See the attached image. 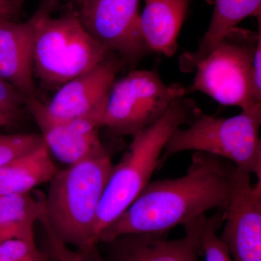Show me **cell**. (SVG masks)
<instances>
[{
    "mask_svg": "<svg viewBox=\"0 0 261 261\" xmlns=\"http://www.w3.org/2000/svg\"><path fill=\"white\" fill-rule=\"evenodd\" d=\"M233 167L226 160L194 152L185 176L149 181L132 205L101 233L98 243L108 244L130 233L166 234L212 209L225 210Z\"/></svg>",
    "mask_w": 261,
    "mask_h": 261,
    "instance_id": "obj_1",
    "label": "cell"
},
{
    "mask_svg": "<svg viewBox=\"0 0 261 261\" xmlns=\"http://www.w3.org/2000/svg\"><path fill=\"white\" fill-rule=\"evenodd\" d=\"M107 149L58 169L44 195L45 216L61 240L74 248L98 245L99 204L113 167Z\"/></svg>",
    "mask_w": 261,
    "mask_h": 261,
    "instance_id": "obj_2",
    "label": "cell"
},
{
    "mask_svg": "<svg viewBox=\"0 0 261 261\" xmlns=\"http://www.w3.org/2000/svg\"><path fill=\"white\" fill-rule=\"evenodd\" d=\"M200 113L192 100L178 97L159 120L132 136L121 159L113 165L99 204L95 226L97 243L101 233L121 216L150 181L173 132L191 123Z\"/></svg>",
    "mask_w": 261,
    "mask_h": 261,
    "instance_id": "obj_3",
    "label": "cell"
},
{
    "mask_svg": "<svg viewBox=\"0 0 261 261\" xmlns=\"http://www.w3.org/2000/svg\"><path fill=\"white\" fill-rule=\"evenodd\" d=\"M58 0H43L37 8L34 34V74L49 87H61L114 54L91 37L77 11L51 16Z\"/></svg>",
    "mask_w": 261,
    "mask_h": 261,
    "instance_id": "obj_4",
    "label": "cell"
},
{
    "mask_svg": "<svg viewBox=\"0 0 261 261\" xmlns=\"http://www.w3.org/2000/svg\"><path fill=\"white\" fill-rule=\"evenodd\" d=\"M261 108L242 111L230 118L200 113L186 128L173 132L159 162L186 151L205 152L229 161L237 168L261 179Z\"/></svg>",
    "mask_w": 261,
    "mask_h": 261,
    "instance_id": "obj_5",
    "label": "cell"
},
{
    "mask_svg": "<svg viewBox=\"0 0 261 261\" xmlns=\"http://www.w3.org/2000/svg\"><path fill=\"white\" fill-rule=\"evenodd\" d=\"M260 39L261 22L257 32L233 29L196 65L195 77L186 87L187 94L200 92L219 104L242 111L261 108L252 83L254 54Z\"/></svg>",
    "mask_w": 261,
    "mask_h": 261,
    "instance_id": "obj_6",
    "label": "cell"
},
{
    "mask_svg": "<svg viewBox=\"0 0 261 261\" xmlns=\"http://www.w3.org/2000/svg\"><path fill=\"white\" fill-rule=\"evenodd\" d=\"M187 94L186 87L167 85L156 70H132L111 87L102 128L115 137L134 136L159 120L175 99Z\"/></svg>",
    "mask_w": 261,
    "mask_h": 261,
    "instance_id": "obj_7",
    "label": "cell"
},
{
    "mask_svg": "<svg viewBox=\"0 0 261 261\" xmlns=\"http://www.w3.org/2000/svg\"><path fill=\"white\" fill-rule=\"evenodd\" d=\"M140 0H82L77 11L94 40L135 66L149 51L140 30Z\"/></svg>",
    "mask_w": 261,
    "mask_h": 261,
    "instance_id": "obj_8",
    "label": "cell"
},
{
    "mask_svg": "<svg viewBox=\"0 0 261 261\" xmlns=\"http://www.w3.org/2000/svg\"><path fill=\"white\" fill-rule=\"evenodd\" d=\"M234 166L221 241L233 261H261V179Z\"/></svg>",
    "mask_w": 261,
    "mask_h": 261,
    "instance_id": "obj_9",
    "label": "cell"
},
{
    "mask_svg": "<svg viewBox=\"0 0 261 261\" xmlns=\"http://www.w3.org/2000/svg\"><path fill=\"white\" fill-rule=\"evenodd\" d=\"M126 63L111 55L92 69L63 84L49 104L48 113L59 119L92 118L101 122L108 94L116 75Z\"/></svg>",
    "mask_w": 261,
    "mask_h": 261,
    "instance_id": "obj_10",
    "label": "cell"
},
{
    "mask_svg": "<svg viewBox=\"0 0 261 261\" xmlns=\"http://www.w3.org/2000/svg\"><path fill=\"white\" fill-rule=\"evenodd\" d=\"M25 107L37 123L51 155L67 166L106 148L99 135L100 121L92 118H55L37 97L25 99Z\"/></svg>",
    "mask_w": 261,
    "mask_h": 261,
    "instance_id": "obj_11",
    "label": "cell"
},
{
    "mask_svg": "<svg viewBox=\"0 0 261 261\" xmlns=\"http://www.w3.org/2000/svg\"><path fill=\"white\" fill-rule=\"evenodd\" d=\"M205 216L183 224L184 238L167 240L165 234L130 233L108 243L109 261H199Z\"/></svg>",
    "mask_w": 261,
    "mask_h": 261,
    "instance_id": "obj_12",
    "label": "cell"
},
{
    "mask_svg": "<svg viewBox=\"0 0 261 261\" xmlns=\"http://www.w3.org/2000/svg\"><path fill=\"white\" fill-rule=\"evenodd\" d=\"M38 16L37 10L23 23L0 22V76L18 89L25 99L37 97L33 49Z\"/></svg>",
    "mask_w": 261,
    "mask_h": 261,
    "instance_id": "obj_13",
    "label": "cell"
},
{
    "mask_svg": "<svg viewBox=\"0 0 261 261\" xmlns=\"http://www.w3.org/2000/svg\"><path fill=\"white\" fill-rule=\"evenodd\" d=\"M140 15L141 36L149 51L171 58L188 11L190 0H145Z\"/></svg>",
    "mask_w": 261,
    "mask_h": 261,
    "instance_id": "obj_14",
    "label": "cell"
},
{
    "mask_svg": "<svg viewBox=\"0 0 261 261\" xmlns=\"http://www.w3.org/2000/svg\"><path fill=\"white\" fill-rule=\"evenodd\" d=\"M261 0H215L210 25L195 51L180 57V68L194 71L196 65L224 40L228 33L249 16L260 21Z\"/></svg>",
    "mask_w": 261,
    "mask_h": 261,
    "instance_id": "obj_15",
    "label": "cell"
},
{
    "mask_svg": "<svg viewBox=\"0 0 261 261\" xmlns=\"http://www.w3.org/2000/svg\"><path fill=\"white\" fill-rule=\"evenodd\" d=\"M58 169L43 141L0 168V195L31 193L35 187L50 181Z\"/></svg>",
    "mask_w": 261,
    "mask_h": 261,
    "instance_id": "obj_16",
    "label": "cell"
},
{
    "mask_svg": "<svg viewBox=\"0 0 261 261\" xmlns=\"http://www.w3.org/2000/svg\"><path fill=\"white\" fill-rule=\"evenodd\" d=\"M44 194L0 195V243L35 241L34 226L44 212Z\"/></svg>",
    "mask_w": 261,
    "mask_h": 261,
    "instance_id": "obj_17",
    "label": "cell"
},
{
    "mask_svg": "<svg viewBox=\"0 0 261 261\" xmlns=\"http://www.w3.org/2000/svg\"><path fill=\"white\" fill-rule=\"evenodd\" d=\"M39 222L44 229L42 250L49 261H107L98 250V245L83 249L74 248L65 243L57 236L49 226L45 216V210Z\"/></svg>",
    "mask_w": 261,
    "mask_h": 261,
    "instance_id": "obj_18",
    "label": "cell"
},
{
    "mask_svg": "<svg viewBox=\"0 0 261 261\" xmlns=\"http://www.w3.org/2000/svg\"><path fill=\"white\" fill-rule=\"evenodd\" d=\"M226 211L221 209L213 216L207 217L201 238V252L205 261H233L227 247L218 237L217 231L224 222Z\"/></svg>",
    "mask_w": 261,
    "mask_h": 261,
    "instance_id": "obj_19",
    "label": "cell"
},
{
    "mask_svg": "<svg viewBox=\"0 0 261 261\" xmlns=\"http://www.w3.org/2000/svg\"><path fill=\"white\" fill-rule=\"evenodd\" d=\"M42 142L40 134L0 135V168L36 148Z\"/></svg>",
    "mask_w": 261,
    "mask_h": 261,
    "instance_id": "obj_20",
    "label": "cell"
},
{
    "mask_svg": "<svg viewBox=\"0 0 261 261\" xmlns=\"http://www.w3.org/2000/svg\"><path fill=\"white\" fill-rule=\"evenodd\" d=\"M0 261H49L36 241L10 240L0 243Z\"/></svg>",
    "mask_w": 261,
    "mask_h": 261,
    "instance_id": "obj_21",
    "label": "cell"
},
{
    "mask_svg": "<svg viewBox=\"0 0 261 261\" xmlns=\"http://www.w3.org/2000/svg\"><path fill=\"white\" fill-rule=\"evenodd\" d=\"M25 102L23 94L0 76V111L18 118Z\"/></svg>",
    "mask_w": 261,
    "mask_h": 261,
    "instance_id": "obj_22",
    "label": "cell"
},
{
    "mask_svg": "<svg viewBox=\"0 0 261 261\" xmlns=\"http://www.w3.org/2000/svg\"><path fill=\"white\" fill-rule=\"evenodd\" d=\"M252 83L256 99L261 102V39L257 43L252 65Z\"/></svg>",
    "mask_w": 261,
    "mask_h": 261,
    "instance_id": "obj_23",
    "label": "cell"
},
{
    "mask_svg": "<svg viewBox=\"0 0 261 261\" xmlns=\"http://www.w3.org/2000/svg\"><path fill=\"white\" fill-rule=\"evenodd\" d=\"M16 14L10 0H0V22L11 20Z\"/></svg>",
    "mask_w": 261,
    "mask_h": 261,
    "instance_id": "obj_24",
    "label": "cell"
},
{
    "mask_svg": "<svg viewBox=\"0 0 261 261\" xmlns=\"http://www.w3.org/2000/svg\"><path fill=\"white\" fill-rule=\"evenodd\" d=\"M16 120L15 117L0 111V127L13 126Z\"/></svg>",
    "mask_w": 261,
    "mask_h": 261,
    "instance_id": "obj_25",
    "label": "cell"
},
{
    "mask_svg": "<svg viewBox=\"0 0 261 261\" xmlns=\"http://www.w3.org/2000/svg\"><path fill=\"white\" fill-rule=\"evenodd\" d=\"M25 1V0H10V3L13 5L17 13H18V11H20V8L23 6Z\"/></svg>",
    "mask_w": 261,
    "mask_h": 261,
    "instance_id": "obj_26",
    "label": "cell"
},
{
    "mask_svg": "<svg viewBox=\"0 0 261 261\" xmlns=\"http://www.w3.org/2000/svg\"><path fill=\"white\" fill-rule=\"evenodd\" d=\"M68 1L70 2V3H73V4L77 5L79 6V5H80V4L81 3V1H82V0H68Z\"/></svg>",
    "mask_w": 261,
    "mask_h": 261,
    "instance_id": "obj_27",
    "label": "cell"
}]
</instances>
